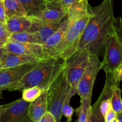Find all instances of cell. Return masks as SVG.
<instances>
[{
  "label": "cell",
  "mask_w": 122,
  "mask_h": 122,
  "mask_svg": "<svg viewBox=\"0 0 122 122\" xmlns=\"http://www.w3.org/2000/svg\"><path fill=\"white\" fill-rule=\"evenodd\" d=\"M91 16L80 39L77 51L85 50L99 56L115 21L112 0H103L96 7H90Z\"/></svg>",
  "instance_id": "obj_1"
},
{
  "label": "cell",
  "mask_w": 122,
  "mask_h": 122,
  "mask_svg": "<svg viewBox=\"0 0 122 122\" xmlns=\"http://www.w3.org/2000/svg\"><path fill=\"white\" fill-rule=\"evenodd\" d=\"M67 66L66 61L61 63L57 58L43 60L23 77L11 91H22L25 88L39 86L48 90L54 80Z\"/></svg>",
  "instance_id": "obj_2"
},
{
  "label": "cell",
  "mask_w": 122,
  "mask_h": 122,
  "mask_svg": "<svg viewBox=\"0 0 122 122\" xmlns=\"http://www.w3.org/2000/svg\"><path fill=\"white\" fill-rule=\"evenodd\" d=\"M105 53L101 69L105 72L114 73L122 66V21L116 19L105 39Z\"/></svg>",
  "instance_id": "obj_3"
},
{
  "label": "cell",
  "mask_w": 122,
  "mask_h": 122,
  "mask_svg": "<svg viewBox=\"0 0 122 122\" xmlns=\"http://www.w3.org/2000/svg\"><path fill=\"white\" fill-rule=\"evenodd\" d=\"M91 7V6H90ZM91 10L89 13L72 23H69L68 29L63 39L55 50L54 58L66 61L77 51L81 35L92 15Z\"/></svg>",
  "instance_id": "obj_4"
},
{
  "label": "cell",
  "mask_w": 122,
  "mask_h": 122,
  "mask_svg": "<svg viewBox=\"0 0 122 122\" xmlns=\"http://www.w3.org/2000/svg\"><path fill=\"white\" fill-rule=\"evenodd\" d=\"M65 68L59 74L48 89V110L54 114L56 122H60L62 119V106L70 88L66 77Z\"/></svg>",
  "instance_id": "obj_5"
},
{
  "label": "cell",
  "mask_w": 122,
  "mask_h": 122,
  "mask_svg": "<svg viewBox=\"0 0 122 122\" xmlns=\"http://www.w3.org/2000/svg\"><path fill=\"white\" fill-rule=\"evenodd\" d=\"M93 54L85 50L76 51L66 60V77L68 85L77 92L78 83L90 62Z\"/></svg>",
  "instance_id": "obj_6"
},
{
  "label": "cell",
  "mask_w": 122,
  "mask_h": 122,
  "mask_svg": "<svg viewBox=\"0 0 122 122\" xmlns=\"http://www.w3.org/2000/svg\"><path fill=\"white\" fill-rule=\"evenodd\" d=\"M30 102L19 98L0 106V122H31L28 115Z\"/></svg>",
  "instance_id": "obj_7"
},
{
  "label": "cell",
  "mask_w": 122,
  "mask_h": 122,
  "mask_svg": "<svg viewBox=\"0 0 122 122\" xmlns=\"http://www.w3.org/2000/svg\"><path fill=\"white\" fill-rule=\"evenodd\" d=\"M100 69L101 62L99 61L98 56L92 54L90 62L79 81L77 88V94L80 96V98L92 95L94 81Z\"/></svg>",
  "instance_id": "obj_8"
},
{
  "label": "cell",
  "mask_w": 122,
  "mask_h": 122,
  "mask_svg": "<svg viewBox=\"0 0 122 122\" xmlns=\"http://www.w3.org/2000/svg\"><path fill=\"white\" fill-rule=\"evenodd\" d=\"M37 63H28L13 67L0 70V89L11 91L24 76L38 64Z\"/></svg>",
  "instance_id": "obj_9"
},
{
  "label": "cell",
  "mask_w": 122,
  "mask_h": 122,
  "mask_svg": "<svg viewBox=\"0 0 122 122\" xmlns=\"http://www.w3.org/2000/svg\"><path fill=\"white\" fill-rule=\"evenodd\" d=\"M67 7L61 0H47L44 10L34 17L33 21L41 23L62 22L67 17Z\"/></svg>",
  "instance_id": "obj_10"
},
{
  "label": "cell",
  "mask_w": 122,
  "mask_h": 122,
  "mask_svg": "<svg viewBox=\"0 0 122 122\" xmlns=\"http://www.w3.org/2000/svg\"><path fill=\"white\" fill-rule=\"evenodd\" d=\"M4 48L7 52L32 56L40 60L48 58L42 44L19 42L8 40L4 45Z\"/></svg>",
  "instance_id": "obj_11"
},
{
  "label": "cell",
  "mask_w": 122,
  "mask_h": 122,
  "mask_svg": "<svg viewBox=\"0 0 122 122\" xmlns=\"http://www.w3.org/2000/svg\"><path fill=\"white\" fill-rule=\"evenodd\" d=\"M68 26L69 23L67 17L62 23L57 30L50 36L47 40L43 44L44 52L47 58H54L55 50L63 39L68 29Z\"/></svg>",
  "instance_id": "obj_12"
},
{
  "label": "cell",
  "mask_w": 122,
  "mask_h": 122,
  "mask_svg": "<svg viewBox=\"0 0 122 122\" xmlns=\"http://www.w3.org/2000/svg\"><path fill=\"white\" fill-rule=\"evenodd\" d=\"M32 25L28 32L33 33L42 45L47 40L50 36L57 30L63 22L41 23L32 20Z\"/></svg>",
  "instance_id": "obj_13"
},
{
  "label": "cell",
  "mask_w": 122,
  "mask_h": 122,
  "mask_svg": "<svg viewBox=\"0 0 122 122\" xmlns=\"http://www.w3.org/2000/svg\"><path fill=\"white\" fill-rule=\"evenodd\" d=\"M41 60H43L38 59L32 56L17 54L5 51L0 59V63L2 69H7L28 63H37Z\"/></svg>",
  "instance_id": "obj_14"
},
{
  "label": "cell",
  "mask_w": 122,
  "mask_h": 122,
  "mask_svg": "<svg viewBox=\"0 0 122 122\" xmlns=\"http://www.w3.org/2000/svg\"><path fill=\"white\" fill-rule=\"evenodd\" d=\"M48 111V90L45 91L38 98L30 102L28 115L31 122H39Z\"/></svg>",
  "instance_id": "obj_15"
},
{
  "label": "cell",
  "mask_w": 122,
  "mask_h": 122,
  "mask_svg": "<svg viewBox=\"0 0 122 122\" xmlns=\"http://www.w3.org/2000/svg\"><path fill=\"white\" fill-rule=\"evenodd\" d=\"M32 21L28 16L14 15L7 19L6 26L10 34L16 32L29 31Z\"/></svg>",
  "instance_id": "obj_16"
},
{
  "label": "cell",
  "mask_w": 122,
  "mask_h": 122,
  "mask_svg": "<svg viewBox=\"0 0 122 122\" xmlns=\"http://www.w3.org/2000/svg\"><path fill=\"white\" fill-rule=\"evenodd\" d=\"M67 19L69 23H72L90 11L89 0H78L67 9Z\"/></svg>",
  "instance_id": "obj_17"
},
{
  "label": "cell",
  "mask_w": 122,
  "mask_h": 122,
  "mask_svg": "<svg viewBox=\"0 0 122 122\" xmlns=\"http://www.w3.org/2000/svg\"><path fill=\"white\" fill-rule=\"evenodd\" d=\"M92 95H88L83 98H80V105L75 112L78 116V122H92V107L91 105Z\"/></svg>",
  "instance_id": "obj_18"
},
{
  "label": "cell",
  "mask_w": 122,
  "mask_h": 122,
  "mask_svg": "<svg viewBox=\"0 0 122 122\" xmlns=\"http://www.w3.org/2000/svg\"><path fill=\"white\" fill-rule=\"evenodd\" d=\"M28 17H34L44 10L47 0H17Z\"/></svg>",
  "instance_id": "obj_19"
},
{
  "label": "cell",
  "mask_w": 122,
  "mask_h": 122,
  "mask_svg": "<svg viewBox=\"0 0 122 122\" xmlns=\"http://www.w3.org/2000/svg\"><path fill=\"white\" fill-rule=\"evenodd\" d=\"M7 19L14 15L27 16L25 9L17 0H4Z\"/></svg>",
  "instance_id": "obj_20"
},
{
  "label": "cell",
  "mask_w": 122,
  "mask_h": 122,
  "mask_svg": "<svg viewBox=\"0 0 122 122\" xmlns=\"http://www.w3.org/2000/svg\"><path fill=\"white\" fill-rule=\"evenodd\" d=\"M8 40L12 41L24 43H35L41 44L35 35L32 32L28 31L16 32L10 35Z\"/></svg>",
  "instance_id": "obj_21"
},
{
  "label": "cell",
  "mask_w": 122,
  "mask_h": 122,
  "mask_svg": "<svg viewBox=\"0 0 122 122\" xmlns=\"http://www.w3.org/2000/svg\"><path fill=\"white\" fill-rule=\"evenodd\" d=\"M77 94V92L75 89L72 88H69V92H68V95L66 98L63 104L62 108V115L65 116L67 119V122H70L72 120V117L73 113H74V109L72 107L69 105L70 101L71 98Z\"/></svg>",
  "instance_id": "obj_22"
},
{
  "label": "cell",
  "mask_w": 122,
  "mask_h": 122,
  "mask_svg": "<svg viewBox=\"0 0 122 122\" xmlns=\"http://www.w3.org/2000/svg\"><path fill=\"white\" fill-rule=\"evenodd\" d=\"M45 91L39 86H33L23 89L22 98L29 102H31L38 98Z\"/></svg>",
  "instance_id": "obj_23"
},
{
  "label": "cell",
  "mask_w": 122,
  "mask_h": 122,
  "mask_svg": "<svg viewBox=\"0 0 122 122\" xmlns=\"http://www.w3.org/2000/svg\"><path fill=\"white\" fill-rule=\"evenodd\" d=\"M111 107L116 113L122 112V100L119 85L116 86L111 97Z\"/></svg>",
  "instance_id": "obj_24"
},
{
  "label": "cell",
  "mask_w": 122,
  "mask_h": 122,
  "mask_svg": "<svg viewBox=\"0 0 122 122\" xmlns=\"http://www.w3.org/2000/svg\"><path fill=\"white\" fill-rule=\"evenodd\" d=\"M10 35L6 29V25L0 22V41L6 43L8 40Z\"/></svg>",
  "instance_id": "obj_25"
},
{
  "label": "cell",
  "mask_w": 122,
  "mask_h": 122,
  "mask_svg": "<svg viewBox=\"0 0 122 122\" xmlns=\"http://www.w3.org/2000/svg\"><path fill=\"white\" fill-rule=\"evenodd\" d=\"M117 113L111 107L106 113L104 119L105 122H117L116 120Z\"/></svg>",
  "instance_id": "obj_26"
},
{
  "label": "cell",
  "mask_w": 122,
  "mask_h": 122,
  "mask_svg": "<svg viewBox=\"0 0 122 122\" xmlns=\"http://www.w3.org/2000/svg\"><path fill=\"white\" fill-rule=\"evenodd\" d=\"M39 122H56V120L54 114L48 110L41 118Z\"/></svg>",
  "instance_id": "obj_27"
},
{
  "label": "cell",
  "mask_w": 122,
  "mask_h": 122,
  "mask_svg": "<svg viewBox=\"0 0 122 122\" xmlns=\"http://www.w3.org/2000/svg\"><path fill=\"white\" fill-rule=\"evenodd\" d=\"M6 20H7V17L5 11L4 0H0V22L6 25Z\"/></svg>",
  "instance_id": "obj_28"
},
{
  "label": "cell",
  "mask_w": 122,
  "mask_h": 122,
  "mask_svg": "<svg viewBox=\"0 0 122 122\" xmlns=\"http://www.w3.org/2000/svg\"><path fill=\"white\" fill-rule=\"evenodd\" d=\"M114 74L117 81L120 82L121 81H122V66H121L116 71H114Z\"/></svg>",
  "instance_id": "obj_29"
},
{
  "label": "cell",
  "mask_w": 122,
  "mask_h": 122,
  "mask_svg": "<svg viewBox=\"0 0 122 122\" xmlns=\"http://www.w3.org/2000/svg\"><path fill=\"white\" fill-rule=\"evenodd\" d=\"M61 1L63 2V3L64 4L65 7H67V8L68 9V8H69L72 4H74V2L78 1V0H61Z\"/></svg>",
  "instance_id": "obj_30"
},
{
  "label": "cell",
  "mask_w": 122,
  "mask_h": 122,
  "mask_svg": "<svg viewBox=\"0 0 122 122\" xmlns=\"http://www.w3.org/2000/svg\"><path fill=\"white\" fill-rule=\"evenodd\" d=\"M116 120L117 122H122V112L117 113Z\"/></svg>",
  "instance_id": "obj_31"
},
{
  "label": "cell",
  "mask_w": 122,
  "mask_h": 122,
  "mask_svg": "<svg viewBox=\"0 0 122 122\" xmlns=\"http://www.w3.org/2000/svg\"><path fill=\"white\" fill-rule=\"evenodd\" d=\"M5 52V50L4 48V47L2 48H0V59H1V57H2V56L3 55V54Z\"/></svg>",
  "instance_id": "obj_32"
},
{
  "label": "cell",
  "mask_w": 122,
  "mask_h": 122,
  "mask_svg": "<svg viewBox=\"0 0 122 122\" xmlns=\"http://www.w3.org/2000/svg\"><path fill=\"white\" fill-rule=\"evenodd\" d=\"M5 44H6V43L2 42L0 41V48H1L4 47V45Z\"/></svg>",
  "instance_id": "obj_33"
},
{
  "label": "cell",
  "mask_w": 122,
  "mask_h": 122,
  "mask_svg": "<svg viewBox=\"0 0 122 122\" xmlns=\"http://www.w3.org/2000/svg\"><path fill=\"white\" fill-rule=\"evenodd\" d=\"M2 90L0 89V97H1V93H2Z\"/></svg>",
  "instance_id": "obj_34"
},
{
  "label": "cell",
  "mask_w": 122,
  "mask_h": 122,
  "mask_svg": "<svg viewBox=\"0 0 122 122\" xmlns=\"http://www.w3.org/2000/svg\"><path fill=\"white\" fill-rule=\"evenodd\" d=\"M1 69H2V67H1V63H0V70Z\"/></svg>",
  "instance_id": "obj_35"
}]
</instances>
